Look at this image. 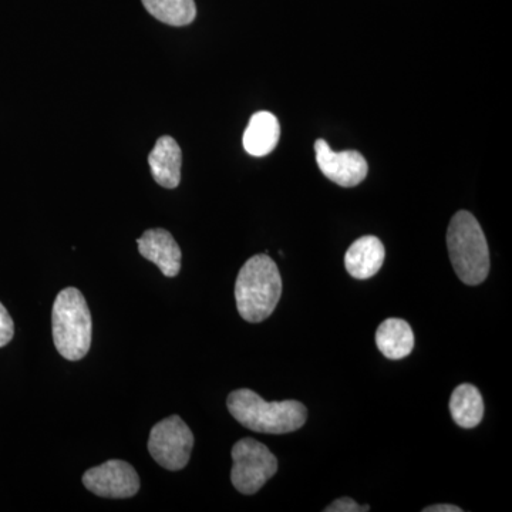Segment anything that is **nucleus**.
<instances>
[{"mask_svg":"<svg viewBox=\"0 0 512 512\" xmlns=\"http://www.w3.org/2000/svg\"><path fill=\"white\" fill-rule=\"evenodd\" d=\"M281 296L282 278L274 259L265 254L249 258L235 284V301L241 318L249 323L264 322L274 313Z\"/></svg>","mask_w":512,"mask_h":512,"instance_id":"f257e3e1","label":"nucleus"},{"mask_svg":"<svg viewBox=\"0 0 512 512\" xmlns=\"http://www.w3.org/2000/svg\"><path fill=\"white\" fill-rule=\"evenodd\" d=\"M227 406L238 423L256 433H292L301 429L308 420V410L301 402H265L249 389L234 390L228 396Z\"/></svg>","mask_w":512,"mask_h":512,"instance_id":"f03ea898","label":"nucleus"},{"mask_svg":"<svg viewBox=\"0 0 512 512\" xmlns=\"http://www.w3.org/2000/svg\"><path fill=\"white\" fill-rule=\"evenodd\" d=\"M447 248L451 264L461 282L483 284L490 272V249L483 228L468 211H458L447 231Z\"/></svg>","mask_w":512,"mask_h":512,"instance_id":"7ed1b4c3","label":"nucleus"},{"mask_svg":"<svg viewBox=\"0 0 512 512\" xmlns=\"http://www.w3.org/2000/svg\"><path fill=\"white\" fill-rule=\"evenodd\" d=\"M53 342L57 352L77 362L92 348V313L83 293L76 288L59 292L52 309Z\"/></svg>","mask_w":512,"mask_h":512,"instance_id":"20e7f679","label":"nucleus"},{"mask_svg":"<svg viewBox=\"0 0 512 512\" xmlns=\"http://www.w3.org/2000/svg\"><path fill=\"white\" fill-rule=\"evenodd\" d=\"M231 481L239 493H258L278 471V460L265 444L254 439H242L232 447Z\"/></svg>","mask_w":512,"mask_h":512,"instance_id":"39448f33","label":"nucleus"},{"mask_svg":"<svg viewBox=\"0 0 512 512\" xmlns=\"http://www.w3.org/2000/svg\"><path fill=\"white\" fill-rule=\"evenodd\" d=\"M194 434L180 416L167 417L151 429L148 451L165 470L180 471L190 463Z\"/></svg>","mask_w":512,"mask_h":512,"instance_id":"423d86ee","label":"nucleus"},{"mask_svg":"<svg viewBox=\"0 0 512 512\" xmlns=\"http://www.w3.org/2000/svg\"><path fill=\"white\" fill-rule=\"evenodd\" d=\"M83 484L87 490L99 497L124 500L138 493L140 477L136 468L126 461L109 460L87 470L83 474Z\"/></svg>","mask_w":512,"mask_h":512,"instance_id":"0eeeda50","label":"nucleus"},{"mask_svg":"<svg viewBox=\"0 0 512 512\" xmlns=\"http://www.w3.org/2000/svg\"><path fill=\"white\" fill-rule=\"evenodd\" d=\"M316 161L322 174L340 187L352 188L365 181L369 167L359 151L348 150L336 153L325 140L315 143Z\"/></svg>","mask_w":512,"mask_h":512,"instance_id":"6e6552de","label":"nucleus"},{"mask_svg":"<svg viewBox=\"0 0 512 512\" xmlns=\"http://www.w3.org/2000/svg\"><path fill=\"white\" fill-rule=\"evenodd\" d=\"M137 245L141 256L156 264L164 276L174 278L180 274L183 254L170 232L163 228L148 229L137 239Z\"/></svg>","mask_w":512,"mask_h":512,"instance_id":"1a4fd4ad","label":"nucleus"},{"mask_svg":"<svg viewBox=\"0 0 512 512\" xmlns=\"http://www.w3.org/2000/svg\"><path fill=\"white\" fill-rule=\"evenodd\" d=\"M148 164H150L154 180L161 187L174 190L180 185L183 153L173 137L158 138L156 146L148 156Z\"/></svg>","mask_w":512,"mask_h":512,"instance_id":"9d476101","label":"nucleus"},{"mask_svg":"<svg viewBox=\"0 0 512 512\" xmlns=\"http://www.w3.org/2000/svg\"><path fill=\"white\" fill-rule=\"evenodd\" d=\"M384 256H386V251H384L382 241L373 235H366V237L356 239L346 251V271L353 278L365 281L382 269Z\"/></svg>","mask_w":512,"mask_h":512,"instance_id":"9b49d317","label":"nucleus"},{"mask_svg":"<svg viewBox=\"0 0 512 512\" xmlns=\"http://www.w3.org/2000/svg\"><path fill=\"white\" fill-rule=\"evenodd\" d=\"M279 137L281 126L274 114L269 111H258L249 120L242 143L245 151L251 156L265 157L278 146Z\"/></svg>","mask_w":512,"mask_h":512,"instance_id":"f8f14e48","label":"nucleus"},{"mask_svg":"<svg viewBox=\"0 0 512 512\" xmlns=\"http://www.w3.org/2000/svg\"><path fill=\"white\" fill-rule=\"evenodd\" d=\"M376 345L387 359H404L413 352L414 348L412 326L403 319L384 320L377 328Z\"/></svg>","mask_w":512,"mask_h":512,"instance_id":"ddd939ff","label":"nucleus"},{"mask_svg":"<svg viewBox=\"0 0 512 512\" xmlns=\"http://www.w3.org/2000/svg\"><path fill=\"white\" fill-rule=\"evenodd\" d=\"M450 413L456 424L463 429L477 427L484 417V400L480 390L470 383L456 387L451 394Z\"/></svg>","mask_w":512,"mask_h":512,"instance_id":"4468645a","label":"nucleus"},{"mask_svg":"<svg viewBox=\"0 0 512 512\" xmlns=\"http://www.w3.org/2000/svg\"><path fill=\"white\" fill-rule=\"evenodd\" d=\"M151 16L170 26H187L197 16L194 0H143Z\"/></svg>","mask_w":512,"mask_h":512,"instance_id":"2eb2a0df","label":"nucleus"},{"mask_svg":"<svg viewBox=\"0 0 512 512\" xmlns=\"http://www.w3.org/2000/svg\"><path fill=\"white\" fill-rule=\"evenodd\" d=\"M15 335V325L10 318L8 309L0 303V348L8 345Z\"/></svg>","mask_w":512,"mask_h":512,"instance_id":"dca6fc26","label":"nucleus"},{"mask_svg":"<svg viewBox=\"0 0 512 512\" xmlns=\"http://www.w3.org/2000/svg\"><path fill=\"white\" fill-rule=\"evenodd\" d=\"M369 510L370 505H359L349 497L339 498V500L333 501L329 507L325 508L326 512H363Z\"/></svg>","mask_w":512,"mask_h":512,"instance_id":"f3484780","label":"nucleus"},{"mask_svg":"<svg viewBox=\"0 0 512 512\" xmlns=\"http://www.w3.org/2000/svg\"><path fill=\"white\" fill-rule=\"evenodd\" d=\"M423 512H463V508L450 504H437L424 508Z\"/></svg>","mask_w":512,"mask_h":512,"instance_id":"a211bd4d","label":"nucleus"}]
</instances>
